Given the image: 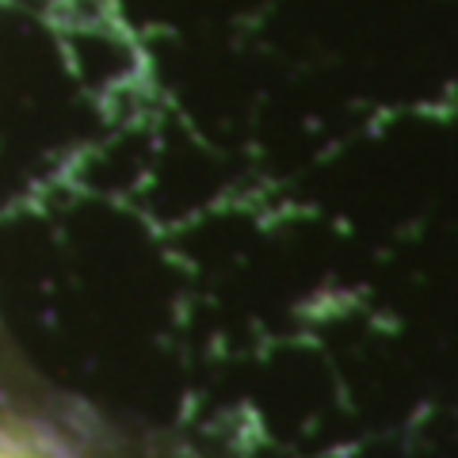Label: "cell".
<instances>
[{"label":"cell","mask_w":458,"mask_h":458,"mask_svg":"<svg viewBox=\"0 0 458 458\" xmlns=\"http://www.w3.org/2000/svg\"><path fill=\"white\" fill-rule=\"evenodd\" d=\"M0 458H65V454L57 447H50L47 439L31 436V432L0 424Z\"/></svg>","instance_id":"1"}]
</instances>
